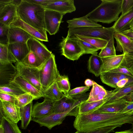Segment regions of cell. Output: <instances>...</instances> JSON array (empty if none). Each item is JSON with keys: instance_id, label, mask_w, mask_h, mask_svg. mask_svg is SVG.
<instances>
[{"instance_id": "cell-1", "label": "cell", "mask_w": 133, "mask_h": 133, "mask_svg": "<svg viewBox=\"0 0 133 133\" xmlns=\"http://www.w3.org/2000/svg\"><path fill=\"white\" fill-rule=\"evenodd\" d=\"M133 123V111L126 112H101L97 110L86 114H78L74 122L77 131L89 132L102 128L120 127L125 123Z\"/></svg>"}, {"instance_id": "cell-2", "label": "cell", "mask_w": 133, "mask_h": 133, "mask_svg": "<svg viewBox=\"0 0 133 133\" xmlns=\"http://www.w3.org/2000/svg\"><path fill=\"white\" fill-rule=\"evenodd\" d=\"M45 10L41 5L22 0L17 11L18 18L24 22L37 29L45 30Z\"/></svg>"}, {"instance_id": "cell-3", "label": "cell", "mask_w": 133, "mask_h": 133, "mask_svg": "<svg viewBox=\"0 0 133 133\" xmlns=\"http://www.w3.org/2000/svg\"><path fill=\"white\" fill-rule=\"evenodd\" d=\"M97 7L86 15L94 22L110 24L116 21L121 12L122 0H101Z\"/></svg>"}, {"instance_id": "cell-4", "label": "cell", "mask_w": 133, "mask_h": 133, "mask_svg": "<svg viewBox=\"0 0 133 133\" xmlns=\"http://www.w3.org/2000/svg\"><path fill=\"white\" fill-rule=\"evenodd\" d=\"M38 69L42 91H45L56 82L60 75L57 68L54 55L53 54Z\"/></svg>"}, {"instance_id": "cell-5", "label": "cell", "mask_w": 133, "mask_h": 133, "mask_svg": "<svg viewBox=\"0 0 133 133\" xmlns=\"http://www.w3.org/2000/svg\"><path fill=\"white\" fill-rule=\"evenodd\" d=\"M115 31L112 26L109 28L102 26L81 27L69 29L67 36L71 37L77 35L100 38L108 41L113 37Z\"/></svg>"}, {"instance_id": "cell-6", "label": "cell", "mask_w": 133, "mask_h": 133, "mask_svg": "<svg viewBox=\"0 0 133 133\" xmlns=\"http://www.w3.org/2000/svg\"><path fill=\"white\" fill-rule=\"evenodd\" d=\"M61 55L73 61L77 60L83 55L85 50L78 39L75 36L63 38L59 44Z\"/></svg>"}, {"instance_id": "cell-7", "label": "cell", "mask_w": 133, "mask_h": 133, "mask_svg": "<svg viewBox=\"0 0 133 133\" xmlns=\"http://www.w3.org/2000/svg\"><path fill=\"white\" fill-rule=\"evenodd\" d=\"M79 105L64 112L52 113L40 118H32L31 121L37 123L41 127H45L51 130L55 126L61 124L66 117L70 116L76 117L78 114Z\"/></svg>"}, {"instance_id": "cell-8", "label": "cell", "mask_w": 133, "mask_h": 133, "mask_svg": "<svg viewBox=\"0 0 133 133\" xmlns=\"http://www.w3.org/2000/svg\"><path fill=\"white\" fill-rule=\"evenodd\" d=\"M18 75L25 79L41 92L43 91L41 83L39 69L25 66L21 63L15 64Z\"/></svg>"}, {"instance_id": "cell-9", "label": "cell", "mask_w": 133, "mask_h": 133, "mask_svg": "<svg viewBox=\"0 0 133 133\" xmlns=\"http://www.w3.org/2000/svg\"><path fill=\"white\" fill-rule=\"evenodd\" d=\"M63 15L58 12L45 9L44 22L45 30L51 35L58 31Z\"/></svg>"}, {"instance_id": "cell-10", "label": "cell", "mask_w": 133, "mask_h": 133, "mask_svg": "<svg viewBox=\"0 0 133 133\" xmlns=\"http://www.w3.org/2000/svg\"><path fill=\"white\" fill-rule=\"evenodd\" d=\"M21 2V0H15V3L0 8V23L10 26L18 18L17 7Z\"/></svg>"}, {"instance_id": "cell-11", "label": "cell", "mask_w": 133, "mask_h": 133, "mask_svg": "<svg viewBox=\"0 0 133 133\" xmlns=\"http://www.w3.org/2000/svg\"><path fill=\"white\" fill-rule=\"evenodd\" d=\"M26 43L29 51L34 53L42 64L53 54L43 44L33 37L29 39Z\"/></svg>"}, {"instance_id": "cell-12", "label": "cell", "mask_w": 133, "mask_h": 133, "mask_svg": "<svg viewBox=\"0 0 133 133\" xmlns=\"http://www.w3.org/2000/svg\"><path fill=\"white\" fill-rule=\"evenodd\" d=\"M20 108L15 104L0 101V118L4 117L17 123L21 120Z\"/></svg>"}, {"instance_id": "cell-13", "label": "cell", "mask_w": 133, "mask_h": 133, "mask_svg": "<svg viewBox=\"0 0 133 133\" xmlns=\"http://www.w3.org/2000/svg\"><path fill=\"white\" fill-rule=\"evenodd\" d=\"M43 7L45 9L58 12L63 15L76 10L73 0H51Z\"/></svg>"}, {"instance_id": "cell-14", "label": "cell", "mask_w": 133, "mask_h": 133, "mask_svg": "<svg viewBox=\"0 0 133 133\" xmlns=\"http://www.w3.org/2000/svg\"><path fill=\"white\" fill-rule=\"evenodd\" d=\"M85 100L75 99L64 95L59 99L54 101L52 113L65 112L79 105Z\"/></svg>"}, {"instance_id": "cell-15", "label": "cell", "mask_w": 133, "mask_h": 133, "mask_svg": "<svg viewBox=\"0 0 133 133\" xmlns=\"http://www.w3.org/2000/svg\"><path fill=\"white\" fill-rule=\"evenodd\" d=\"M54 101L44 98L42 102L35 103L33 106L32 118H40L52 113Z\"/></svg>"}, {"instance_id": "cell-16", "label": "cell", "mask_w": 133, "mask_h": 133, "mask_svg": "<svg viewBox=\"0 0 133 133\" xmlns=\"http://www.w3.org/2000/svg\"><path fill=\"white\" fill-rule=\"evenodd\" d=\"M10 25L22 28L32 37L38 40L46 42L48 41L46 31L45 30L37 29L18 18Z\"/></svg>"}, {"instance_id": "cell-17", "label": "cell", "mask_w": 133, "mask_h": 133, "mask_svg": "<svg viewBox=\"0 0 133 133\" xmlns=\"http://www.w3.org/2000/svg\"><path fill=\"white\" fill-rule=\"evenodd\" d=\"M101 58L103 63L101 73L109 71L120 66L127 67L124 54Z\"/></svg>"}, {"instance_id": "cell-18", "label": "cell", "mask_w": 133, "mask_h": 133, "mask_svg": "<svg viewBox=\"0 0 133 133\" xmlns=\"http://www.w3.org/2000/svg\"><path fill=\"white\" fill-rule=\"evenodd\" d=\"M17 75L16 68L12 63L0 64V86L13 81Z\"/></svg>"}, {"instance_id": "cell-19", "label": "cell", "mask_w": 133, "mask_h": 133, "mask_svg": "<svg viewBox=\"0 0 133 133\" xmlns=\"http://www.w3.org/2000/svg\"><path fill=\"white\" fill-rule=\"evenodd\" d=\"M113 37L117 43L115 50L123 53L133 52V42L129 37L122 33L115 31Z\"/></svg>"}, {"instance_id": "cell-20", "label": "cell", "mask_w": 133, "mask_h": 133, "mask_svg": "<svg viewBox=\"0 0 133 133\" xmlns=\"http://www.w3.org/2000/svg\"><path fill=\"white\" fill-rule=\"evenodd\" d=\"M8 47L17 62L21 63L29 52L26 43L17 42L9 44Z\"/></svg>"}, {"instance_id": "cell-21", "label": "cell", "mask_w": 133, "mask_h": 133, "mask_svg": "<svg viewBox=\"0 0 133 133\" xmlns=\"http://www.w3.org/2000/svg\"><path fill=\"white\" fill-rule=\"evenodd\" d=\"M113 92V90H106L102 86L93 81L92 89L86 101L89 102L101 101L110 96Z\"/></svg>"}, {"instance_id": "cell-22", "label": "cell", "mask_w": 133, "mask_h": 133, "mask_svg": "<svg viewBox=\"0 0 133 133\" xmlns=\"http://www.w3.org/2000/svg\"><path fill=\"white\" fill-rule=\"evenodd\" d=\"M32 37L22 28L10 25L9 44L17 42L26 43L29 39Z\"/></svg>"}, {"instance_id": "cell-23", "label": "cell", "mask_w": 133, "mask_h": 133, "mask_svg": "<svg viewBox=\"0 0 133 133\" xmlns=\"http://www.w3.org/2000/svg\"><path fill=\"white\" fill-rule=\"evenodd\" d=\"M133 22V8L123 15H121L112 27L115 31L121 33L129 29Z\"/></svg>"}, {"instance_id": "cell-24", "label": "cell", "mask_w": 133, "mask_h": 133, "mask_svg": "<svg viewBox=\"0 0 133 133\" xmlns=\"http://www.w3.org/2000/svg\"><path fill=\"white\" fill-rule=\"evenodd\" d=\"M113 94L105 99L98 101L89 102L86 100L82 101L79 106L78 114H88L96 111L105 103Z\"/></svg>"}, {"instance_id": "cell-25", "label": "cell", "mask_w": 133, "mask_h": 133, "mask_svg": "<svg viewBox=\"0 0 133 133\" xmlns=\"http://www.w3.org/2000/svg\"><path fill=\"white\" fill-rule=\"evenodd\" d=\"M130 102L124 97L111 103L104 104L96 110L103 112H121Z\"/></svg>"}, {"instance_id": "cell-26", "label": "cell", "mask_w": 133, "mask_h": 133, "mask_svg": "<svg viewBox=\"0 0 133 133\" xmlns=\"http://www.w3.org/2000/svg\"><path fill=\"white\" fill-rule=\"evenodd\" d=\"M67 27L69 29L88 27H99L102 25L90 20L86 15L72 19L67 20Z\"/></svg>"}, {"instance_id": "cell-27", "label": "cell", "mask_w": 133, "mask_h": 133, "mask_svg": "<svg viewBox=\"0 0 133 133\" xmlns=\"http://www.w3.org/2000/svg\"><path fill=\"white\" fill-rule=\"evenodd\" d=\"M26 93H29L36 99L43 97L42 92L31 84L17 75L13 81Z\"/></svg>"}, {"instance_id": "cell-28", "label": "cell", "mask_w": 133, "mask_h": 133, "mask_svg": "<svg viewBox=\"0 0 133 133\" xmlns=\"http://www.w3.org/2000/svg\"><path fill=\"white\" fill-rule=\"evenodd\" d=\"M102 64L101 58L97 53L92 54L88 62V71L96 77H98L101 73Z\"/></svg>"}, {"instance_id": "cell-29", "label": "cell", "mask_w": 133, "mask_h": 133, "mask_svg": "<svg viewBox=\"0 0 133 133\" xmlns=\"http://www.w3.org/2000/svg\"><path fill=\"white\" fill-rule=\"evenodd\" d=\"M112 95L104 104H109L120 99L133 92V83L120 88H117L113 90Z\"/></svg>"}, {"instance_id": "cell-30", "label": "cell", "mask_w": 133, "mask_h": 133, "mask_svg": "<svg viewBox=\"0 0 133 133\" xmlns=\"http://www.w3.org/2000/svg\"><path fill=\"white\" fill-rule=\"evenodd\" d=\"M33 107L32 102L20 108V115L22 129L25 130L31 121L32 111Z\"/></svg>"}, {"instance_id": "cell-31", "label": "cell", "mask_w": 133, "mask_h": 133, "mask_svg": "<svg viewBox=\"0 0 133 133\" xmlns=\"http://www.w3.org/2000/svg\"><path fill=\"white\" fill-rule=\"evenodd\" d=\"M42 93L44 98L54 101L59 99L64 95L58 88L56 82Z\"/></svg>"}, {"instance_id": "cell-32", "label": "cell", "mask_w": 133, "mask_h": 133, "mask_svg": "<svg viewBox=\"0 0 133 133\" xmlns=\"http://www.w3.org/2000/svg\"><path fill=\"white\" fill-rule=\"evenodd\" d=\"M0 92L14 96H18L26 92L14 81L0 86Z\"/></svg>"}, {"instance_id": "cell-33", "label": "cell", "mask_w": 133, "mask_h": 133, "mask_svg": "<svg viewBox=\"0 0 133 133\" xmlns=\"http://www.w3.org/2000/svg\"><path fill=\"white\" fill-rule=\"evenodd\" d=\"M103 83L113 88H117V83L119 81L116 72L110 71L101 73L100 76Z\"/></svg>"}, {"instance_id": "cell-34", "label": "cell", "mask_w": 133, "mask_h": 133, "mask_svg": "<svg viewBox=\"0 0 133 133\" xmlns=\"http://www.w3.org/2000/svg\"><path fill=\"white\" fill-rule=\"evenodd\" d=\"M21 63L26 67L38 68L42 64L37 56L31 51H29Z\"/></svg>"}, {"instance_id": "cell-35", "label": "cell", "mask_w": 133, "mask_h": 133, "mask_svg": "<svg viewBox=\"0 0 133 133\" xmlns=\"http://www.w3.org/2000/svg\"><path fill=\"white\" fill-rule=\"evenodd\" d=\"M0 125L3 127L5 133H22L17 123L4 117L0 118Z\"/></svg>"}, {"instance_id": "cell-36", "label": "cell", "mask_w": 133, "mask_h": 133, "mask_svg": "<svg viewBox=\"0 0 133 133\" xmlns=\"http://www.w3.org/2000/svg\"><path fill=\"white\" fill-rule=\"evenodd\" d=\"M78 39L87 42L99 50L102 49L106 45L108 41L100 38L82 36L76 35Z\"/></svg>"}, {"instance_id": "cell-37", "label": "cell", "mask_w": 133, "mask_h": 133, "mask_svg": "<svg viewBox=\"0 0 133 133\" xmlns=\"http://www.w3.org/2000/svg\"><path fill=\"white\" fill-rule=\"evenodd\" d=\"M16 62V59L8 50V45L0 44V64Z\"/></svg>"}, {"instance_id": "cell-38", "label": "cell", "mask_w": 133, "mask_h": 133, "mask_svg": "<svg viewBox=\"0 0 133 133\" xmlns=\"http://www.w3.org/2000/svg\"><path fill=\"white\" fill-rule=\"evenodd\" d=\"M112 37L108 42L105 47L101 49L98 55L101 58H105L116 55L114 45V39Z\"/></svg>"}, {"instance_id": "cell-39", "label": "cell", "mask_w": 133, "mask_h": 133, "mask_svg": "<svg viewBox=\"0 0 133 133\" xmlns=\"http://www.w3.org/2000/svg\"><path fill=\"white\" fill-rule=\"evenodd\" d=\"M56 82L60 90L64 95L67 96L70 88V84L68 76L60 75L57 78Z\"/></svg>"}, {"instance_id": "cell-40", "label": "cell", "mask_w": 133, "mask_h": 133, "mask_svg": "<svg viewBox=\"0 0 133 133\" xmlns=\"http://www.w3.org/2000/svg\"><path fill=\"white\" fill-rule=\"evenodd\" d=\"M15 96L16 99L15 104L20 108L26 105L36 99L33 96L28 93Z\"/></svg>"}, {"instance_id": "cell-41", "label": "cell", "mask_w": 133, "mask_h": 133, "mask_svg": "<svg viewBox=\"0 0 133 133\" xmlns=\"http://www.w3.org/2000/svg\"><path fill=\"white\" fill-rule=\"evenodd\" d=\"M10 26L0 23V44L8 45Z\"/></svg>"}, {"instance_id": "cell-42", "label": "cell", "mask_w": 133, "mask_h": 133, "mask_svg": "<svg viewBox=\"0 0 133 133\" xmlns=\"http://www.w3.org/2000/svg\"><path fill=\"white\" fill-rule=\"evenodd\" d=\"M89 87L82 86L77 87L70 90L67 96L72 98H76L80 96L88 90Z\"/></svg>"}, {"instance_id": "cell-43", "label": "cell", "mask_w": 133, "mask_h": 133, "mask_svg": "<svg viewBox=\"0 0 133 133\" xmlns=\"http://www.w3.org/2000/svg\"><path fill=\"white\" fill-rule=\"evenodd\" d=\"M78 39L85 50V54H93L98 53L97 51L99 49L87 42L79 39Z\"/></svg>"}, {"instance_id": "cell-44", "label": "cell", "mask_w": 133, "mask_h": 133, "mask_svg": "<svg viewBox=\"0 0 133 133\" xmlns=\"http://www.w3.org/2000/svg\"><path fill=\"white\" fill-rule=\"evenodd\" d=\"M133 8V0H123L121 6V12L123 15Z\"/></svg>"}, {"instance_id": "cell-45", "label": "cell", "mask_w": 133, "mask_h": 133, "mask_svg": "<svg viewBox=\"0 0 133 133\" xmlns=\"http://www.w3.org/2000/svg\"><path fill=\"white\" fill-rule=\"evenodd\" d=\"M110 71L123 74L133 78V73L127 67L120 66L116 68L109 71Z\"/></svg>"}, {"instance_id": "cell-46", "label": "cell", "mask_w": 133, "mask_h": 133, "mask_svg": "<svg viewBox=\"0 0 133 133\" xmlns=\"http://www.w3.org/2000/svg\"><path fill=\"white\" fill-rule=\"evenodd\" d=\"M116 127H117L116 126H110L104 127L92 131L82 132L77 131L75 133H109L113 131Z\"/></svg>"}, {"instance_id": "cell-47", "label": "cell", "mask_w": 133, "mask_h": 133, "mask_svg": "<svg viewBox=\"0 0 133 133\" xmlns=\"http://www.w3.org/2000/svg\"><path fill=\"white\" fill-rule=\"evenodd\" d=\"M0 99L2 101L15 104L16 99L15 96L7 94L0 92Z\"/></svg>"}, {"instance_id": "cell-48", "label": "cell", "mask_w": 133, "mask_h": 133, "mask_svg": "<svg viewBox=\"0 0 133 133\" xmlns=\"http://www.w3.org/2000/svg\"><path fill=\"white\" fill-rule=\"evenodd\" d=\"M27 1L43 7L49 3L51 0H26Z\"/></svg>"}, {"instance_id": "cell-49", "label": "cell", "mask_w": 133, "mask_h": 133, "mask_svg": "<svg viewBox=\"0 0 133 133\" xmlns=\"http://www.w3.org/2000/svg\"><path fill=\"white\" fill-rule=\"evenodd\" d=\"M133 111V101H130L122 110L121 112H126Z\"/></svg>"}, {"instance_id": "cell-50", "label": "cell", "mask_w": 133, "mask_h": 133, "mask_svg": "<svg viewBox=\"0 0 133 133\" xmlns=\"http://www.w3.org/2000/svg\"><path fill=\"white\" fill-rule=\"evenodd\" d=\"M15 0H0V8L9 4L14 3Z\"/></svg>"}, {"instance_id": "cell-51", "label": "cell", "mask_w": 133, "mask_h": 133, "mask_svg": "<svg viewBox=\"0 0 133 133\" xmlns=\"http://www.w3.org/2000/svg\"><path fill=\"white\" fill-rule=\"evenodd\" d=\"M85 85L86 86L90 87L93 85V81L88 79L85 80L84 82Z\"/></svg>"}, {"instance_id": "cell-52", "label": "cell", "mask_w": 133, "mask_h": 133, "mask_svg": "<svg viewBox=\"0 0 133 133\" xmlns=\"http://www.w3.org/2000/svg\"><path fill=\"white\" fill-rule=\"evenodd\" d=\"M121 33L129 37L131 40L133 41V33L130 32H123Z\"/></svg>"}, {"instance_id": "cell-53", "label": "cell", "mask_w": 133, "mask_h": 133, "mask_svg": "<svg viewBox=\"0 0 133 133\" xmlns=\"http://www.w3.org/2000/svg\"><path fill=\"white\" fill-rule=\"evenodd\" d=\"M127 100L129 101H133V92L125 97Z\"/></svg>"}, {"instance_id": "cell-54", "label": "cell", "mask_w": 133, "mask_h": 133, "mask_svg": "<svg viewBox=\"0 0 133 133\" xmlns=\"http://www.w3.org/2000/svg\"><path fill=\"white\" fill-rule=\"evenodd\" d=\"M133 132L131 130H128L121 131L116 132L114 133H131Z\"/></svg>"}, {"instance_id": "cell-55", "label": "cell", "mask_w": 133, "mask_h": 133, "mask_svg": "<svg viewBox=\"0 0 133 133\" xmlns=\"http://www.w3.org/2000/svg\"><path fill=\"white\" fill-rule=\"evenodd\" d=\"M132 30H133V22L130 25L129 29L125 31H132Z\"/></svg>"}, {"instance_id": "cell-56", "label": "cell", "mask_w": 133, "mask_h": 133, "mask_svg": "<svg viewBox=\"0 0 133 133\" xmlns=\"http://www.w3.org/2000/svg\"><path fill=\"white\" fill-rule=\"evenodd\" d=\"M0 133H5L3 129L2 125H0Z\"/></svg>"}, {"instance_id": "cell-57", "label": "cell", "mask_w": 133, "mask_h": 133, "mask_svg": "<svg viewBox=\"0 0 133 133\" xmlns=\"http://www.w3.org/2000/svg\"><path fill=\"white\" fill-rule=\"evenodd\" d=\"M129 69L133 73V64L129 68Z\"/></svg>"}, {"instance_id": "cell-58", "label": "cell", "mask_w": 133, "mask_h": 133, "mask_svg": "<svg viewBox=\"0 0 133 133\" xmlns=\"http://www.w3.org/2000/svg\"><path fill=\"white\" fill-rule=\"evenodd\" d=\"M123 32H131L133 33V30H132V31H124Z\"/></svg>"}, {"instance_id": "cell-59", "label": "cell", "mask_w": 133, "mask_h": 133, "mask_svg": "<svg viewBox=\"0 0 133 133\" xmlns=\"http://www.w3.org/2000/svg\"><path fill=\"white\" fill-rule=\"evenodd\" d=\"M132 129L133 132V123H132Z\"/></svg>"}, {"instance_id": "cell-60", "label": "cell", "mask_w": 133, "mask_h": 133, "mask_svg": "<svg viewBox=\"0 0 133 133\" xmlns=\"http://www.w3.org/2000/svg\"><path fill=\"white\" fill-rule=\"evenodd\" d=\"M131 133H133V132H131Z\"/></svg>"}, {"instance_id": "cell-61", "label": "cell", "mask_w": 133, "mask_h": 133, "mask_svg": "<svg viewBox=\"0 0 133 133\" xmlns=\"http://www.w3.org/2000/svg\"></svg>"}]
</instances>
